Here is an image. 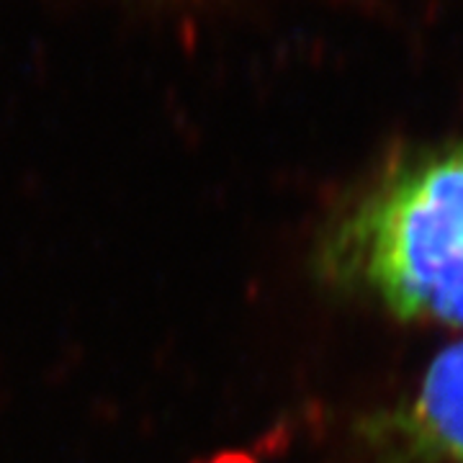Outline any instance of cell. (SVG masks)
I'll return each mask as SVG.
<instances>
[{"label": "cell", "mask_w": 463, "mask_h": 463, "mask_svg": "<svg viewBox=\"0 0 463 463\" xmlns=\"http://www.w3.org/2000/svg\"><path fill=\"white\" fill-rule=\"evenodd\" d=\"M315 273L402 322L463 332V145L347 201L319 232Z\"/></svg>", "instance_id": "1"}, {"label": "cell", "mask_w": 463, "mask_h": 463, "mask_svg": "<svg viewBox=\"0 0 463 463\" xmlns=\"http://www.w3.org/2000/svg\"><path fill=\"white\" fill-rule=\"evenodd\" d=\"M373 443L383 463H463V337L373 422Z\"/></svg>", "instance_id": "2"}, {"label": "cell", "mask_w": 463, "mask_h": 463, "mask_svg": "<svg viewBox=\"0 0 463 463\" xmlns=\"http://www.w3.org/2000/svg\"><path fill=\"white\" fill-rule=\"evenodd\" d=\"M134 3H149L155 8H175V11H203L219 5L222 0H134Z\"/></svg>", "instance_id": "3"}]
</instances>
